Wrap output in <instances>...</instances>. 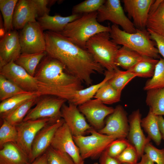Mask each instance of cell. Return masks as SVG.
Instances as JSON below:
<instances>
[{"instance_id":"1","label":"cell","mask_w":164,"mask_h":164,"mask_svg":"<svg viewBox=\"0 0 164 164\" xmlns=\"http://www.w3.org/2000/svg\"><path fill=\"white\" fill-rule=\"evenodd\" d=\"M47 55L63 64L67 71L88 86L92 84L91 75L103 73L104 68L86 49L74 43L60 33L44 32Z\"/></svg>"},{"instance_id":"2","label":"cell","mask_w":164,"mask_h":164,"mask_svg":"<svg viewBox=\"0 0 164 164\" xmlns=\"http://www.w3.org/2000/svg\"><path fill=\"white\" fill-rule=\"evenodd\" d=\"M34 77L41 96H52L67 100L83 89L80 80L68 72L59 61L47 54L38 65Z\"/></svg>"},{"instance_id":"3","label":"cell","mask_w":164,"mask_h":164,"mask_svg":"<svg viewBox=\"0 0 164 164\" xmlns=\"http://www.w3.org/2000/svg\"><path fill=\"white\" fill-rule=\"evenodd\" d=\"M109 32L112 40L118 45H121L137 52L142 56L157 59L160 57L155 43L149 32L145 29H136L134 33L127 32L119 26L113 24Z\"/></svg>"},{"instance_id":"4","label":"cell","mask_w":164,"mask_h":164,"mask_svg":"<svg viewBox=\"0 0 164 164\" xmlns=\"http://www.w3.org/2000/svg\"><path fill=\"white\" fill-rule=\"evenodd\" d=\"M97 11L84 14L69 23L60 33L86 49V43L91 37L98 33L111 31V27L102 25L97 21Z\"/></svg>"},{"instance_id":"5","label":"cell","mask_w":164,"mask_h":164,"mask_svg":"<svg viewBox=\"0 0 164 164\" xmlns=\"http://www.w3.org/2000/svg\"><path fill=\"white\" fill-rule=\"evenodd\" d=\"M86 49L94 60L109 71L118 69L114 63V58L119 48L111 39L109 32L98 33L90 39L87 42Z\"/></svg>"},{"instance_id":"6","label":"cell","mask_w":164,"mask_h":164,"mask_svg":"<svg viewBox=\"0 0 164 164\" xmlns=\"http://www.w3.org/2000/svg\"><path fill=\"white\" fill-rule=\"evenodd\" d=\"M88 133H91V135L87 136H73V139L84 160L99 157L109 145L117 139L115 137L101 134L93 128L90 130Z\"/></svg>"},{"instance_id":"7","label":"cell","mask_w":164,"mask_h":164,"mask_svg":"<svg viewBox=\"0 0 164 164\" xmlns=\"http://www.w3.org/2000/svg\"><path fill=\"white\" fill-rule=\"evenodd\" d=\"M97 19L99 22L110 21L127 32L136 31L133 23L125 15L119 0H105L97 11Z\"/></svg>"},{"instance_id":"8","label":"cell","mask_w":164,"mask_h":164,"mask_svg":"<svg viewBox=\"0 0 164 164\" xmlns=\"http://www.w3.org/2000/svg\"><path fill=\"white\" fill-rule=\"evenodd\" d=\"M21 53L33 54L45 51L44 32L37 21L27 23L19 33Z\"/></svg>"},{"instance_id":"9","label":"cell","mask_w":164,"mask_h":164,"mask_svg":"<svg viewBox=\"0 0 164 164\" xmlns=\"http://www.w3.org/2000/svg\"><path fill=\"white\" fill-rule=\"evenodd\" d=\"M50 96L38 100L36 106L30 110L23 121L49 118L55 122L61 118V109L67 101L56 97Z\"/></svg>"},{"instance_id":"10","label":"cell","mask_w":164,"mask_h":164,"mask_svg":"<svg viewBox=\"0 0 164 164\" xmlns=\"http://www.w3.org/2000/svg\"><path fill=\"white\" fill-rule=\"evenodd\" d=\"M53 122L54 121L49 118L40 119L23 121L16 126L18 138L16 143L29 157L37 133L46 125Z\"/></svg>"},{"instance_id":"11","label":"cell","mask_w":164,"mask_h":164,"mask_svg":"<svg viewBox=\"0 0 164 164\" xmlns=\"http://www.w3.org/2000/svg\"><path fill=\"white\" fill-rule=\"evenodd\" d=\"M0 75L27 92L38 91V81L36 78L15 62H11L0 67Z\"/></svg>"},{"instance_id":"12","label":"cell","mask_w":164,"mask_h":164,"mask_svg":"<svg viewBox=\"0 0 164 164\" xmlns=\"http://www.w3.org/2000/svg\"><path fill=\"white\" fill-rule=\"evenodd\" d=\"M129 128L126 112L121 105H119L108 116L104 126L97 131L102 134L115 137L117 139L126 138Z\"/></svg>"},{"instance_id":"13","label":"cell","mask_w":164,"mask_h":164,"mask_svg":"<svg viewBox=\"0 0 164 164\" xmlns=\"http://www.w3.org/2000/svg\"><path fill=\"white\" fill-rule=\"evenodd\" d=\"M50 146L67 154L76 164H84V160L81 156L79 148L65 122L56 131Z\"/></svg>"},{"instance_id":"14","label":"cell","mask_w":164,"mask_h":164,"mask_svg":"<svg viewBox=\"0 0 164 164\" xmlns=\"http://www.w3.org/2000/svg\"><path fill=\"white\" fill-rule=\"evenodd\" d=\"M78 109L95 130L98 131L104 126V119L114 111L99 100L91 99L78 106Z\"/></svg>"},{"instance_id":"15","label":"cell","mask_w":164,"mask_h":164,"mask_svg":"<svg viewBox=\"0 0 164 164\" xmlns=\"http://www.w3.org/2000/svg\"><path fill=\"white\" fill-rule=\"evenodd\" d=\"M64 122L61 118L46 125L38 132L32 144L29 157L30 163L46 152L50 146L56 131Z\"/></svg>"},{"instance_id":"16","label":"cell","mask_w":164,"mask_h":164,"mask_svg":"<svg viewBox=\"0 0 164 164\" xmlns=\"http://www.w3.org/2000/svg\"><path fill=\"white\" fill-rule=\"evenodd\" d=\"M77 106L69 102L68 105L64 104L61 109V118L73 136L84 135L93 128L87 123Z\"/></svg>"},{"instance_id":"17","label":"cell","mask_w":164,"mask_h":164,"mask_svg":"<svg viewBox=\"0 0 164 164\" xmlns=\"http://www.w3.org/2000/svg\"><path fill=\"white\" fill-rule=\"evenodd\" d=\"M21 54L19 33L15 29L7 32L0 41V68L15 62Z\"/></svg>"},{"instance_id":"18","label":"cell","mask_w":164,"mask_h":164,"mask_svg":"<svg viewBox=\"0 0 164 164\" xmlns=\"http://www.w3.org/2000/svg\"><path fill=\"white\" fill-rule=\"evenodd\" d=\"M153 0H124L125 10L133 20L136 29H145Z\"/></svg>"},{"instance_id":"19","label":"cell","mask_w":164,"mask_h":164,"mask_svg":"<svg viewBox=\"0 0 164 164\" xmlns=\"http://www.w3.org/2000/svg\"><path fill=\"white\" fill-rule=\"evenodd\" d=\"M142 115L139 109L133 111L128 118L129 126L127 138L128 142L136 149L139 159L144 154L146 145L151 139L144 135L141 128Z\"/></svg>"},{"instance_id":"20","label":"cell","mask_w":164,"mask_h":164,"mask_svg":"<svg viewBox=\"0 0 164 164\" xmlns=\"http://www.w3.org/2000/svg\"><path fill=\"white\" fill-rule=\"evenodd\" d=\"M39 17L38 7L35 0H18L14 13L13 29H21L28 22L37 21Z\"/></svg>"},{"instance_id":"21","label":"cell","mask_w":164,"mask_h":164,"mask_svg":"<svg viewBox=\"0 0 164 164\" xmlns=\"http://www.w3.org/2000/svg\"><path fill=\"white\" fill-rule=\"evenodd\" d=\"M81 16L80 14H72L64 17L58 15L51 16L48 14H45L38 18L37 20L43 30H48L47 31L60 33L69 23Z\"/></svg>"},{"instance_id":"22","label":"cell","mask_w":164,"mask_h":164,"mask_svg":"<svg viewBox=\"0 0 164 164\" xmlns=\"http://www.w3.org/2000/svg\"><path fill=\"white\" fill-rule=\"evenodd\" d=\"M28 156L16 143L8 142L0 149V164H29Z\"/></svg>"},{"instance_id":"23","label":"cell","mask_w":164,"mask_h":164,"mask_svg":"<svg viewBox=\"0 0 164 164\" xmlns=\"http://www.w3.org/2000/svg\"><path fill=\"white\" fill-rule=\"evenodd\" d=\"M114 71H109L106 70L104 72L105 77L100 83L92 85L86 88L77 91L74 94L71 101L76 106H79L91 99L100 88L107 82L112 76Z\"/></svg>"},{"instance_id":"24","label":"cell","mask_w":164,"mask_h":164,"mask_svg":"<svg viewBox=\"0 0 164 164\" xmlns=\"http://www.w3.org/2000/svg\"><path fill=\"white\" fill-rule=\"evenodd\" d=\"M142 56L125 46L119 47L116 54L114 63L117 67L128 70L134 66Z\"/></svg>"},{"instance_id":"25","label":"cell","mask_w":164,"mask_h":164,"mask_svg":"<svg viewBox=\"0 0 164 164\" xmlns=\"http://www.w3.org/2000/svg\"><path fill=\"white\" fill-rule=\"evenodd\" d=\"M146 28L147 30L164 36V0L156 9L150 11Z\"/></svg>"},{"instance_id":"26","label":"cell","mask_w":164,"mask_h":164,"mask_svg":"<svg viewBox=\"0 0 164 164\" xmlns=\"http://www.w3.org/2000/svg\"><path fill=\"white\" fill-rule=\"evenodd\" d=\"M141 126L148 135L157 145L161 143L162 139L158 123V116L155 114L149 109L147 116L141 121Z\"/></svg>"},{"instance_id":"27","label":"cell","mask_w":164,"mask_h":164,"mask_svg":"<svg viewBox=\"0 0 164 164\" xmlns=\"http://www.w3.org/2000/svg\"><path fill=\"white\" fill-rule=\"evenodd\" d=\"M147 91V105L155 114L164 116V87Z\"/></svg>"},{"instance_id":"28","label":"cell","mask_w":164,"mask_h":164,"mask_svg":"<svg viewBox=\"0 0 164 164\" xmlns=\"http://www.w3.org/2000/svg\"><path fill=\"white\" fill-rule=\"evenodd\" d=\"M37 92H28L17 95L1 101L0 114L3 118L10 112L24 102L29 99L40 97Z\"/></svg>"},{"instance_id":"29","label":"cell","mask_w":164,"mask_h":164,"mask_svg":"<svg viewBox=\"0 0 164 164\" xmlns=\"http://www.w3.org/2000/svg\"><path fill=\"white\" fill-rule=\"evenodd\" d=\"M47 54L46 51L33 54L22 53L15 62L34 77L38 65Z\"/></svg>"},{"instance_id":"30","label":"cell","mask_w":164,"mask_h":164,"mask_svg":"<svg viewBox=\"0 0 164 164\" xmlns=\"http://www.w3.org/2000/svg\"><path fill=\"white\" fill-rule=\"evenodd\" d=\"M159 60L142 56L141 59L131 68L128 70L136 77H152Z\"/></svg>"},{"instance_id":"31","label":"cell","mask_w":164,"mask_h":164,"mask_svg":"<svg viewBox=\"0 0 164 164\" xmlns=\"http://www.w3.org/2000/svg\"><path fill=\"white\" fill-rule=\"evenodd\" d=\"M38 98H33L24 102L10 112L2 119L5 120L12 125L16 126L18 125L23 121L31 108L36 103Z\"/></svg>"},{"instance_id":"32","label":"cell","mask_w":164,"mask_h":164,"mask_svg":"<svg viewBox=\"0 0 164 164\" xmlns=\"http://www.w3.org/2000/svg\"><path fill=\"white\" fill-rule=\"evenodd\" d=\"M108 81L100 88L94 97L105 104H111L120 101L121 92L116 89Z\"/></svg>"},{"instance_id":"33","label":"cell","mask_w":164,"mask_h":164,"mask_svg":"<svg viewBox=\"0 0 164 164\" xmlns=\"http://www.w3.org/2000/svg\"><path fill=\"white\" fill-rule=\"evenodd\" d=\"M18 0H0V10L3 20V26L6 33L14 29L13 19Z\"/></svg>"},{"instance_id":"34","label":"cell","mask_w":164,"mask_h":164,"mask_svg":"<svg viewBox=\"0 0 164 164\" xmlns=\"http://www.w3.org/2000/svg\"><path fill=\"white\" fill-rule=\"evenodd\" d=\"M164 87V59L160 57L156 65L154 74L148 80L143 89L149 90Z\"/></svg>"},{"instance_id":"35","label":"cell","mask_w":164,"mask_h":164,"mask_svg":"<svg viewBox=\"0 0 164 164\" xmlns=\"http://www.w3.org/2000/svg\"><path fill=\"white\" fill-rule=\"evenodd\" d=\"M28 92L0 75V100L1 101L15 96Z\"/></svg>"},{"instance_id":"36","label":"cell","mask_w":164,"mask_h":164,"mask_svg":"<svg viewBox=\"0 0 164 164\" xmlns=\"http://www.w3.org/2000/svg\"><path fill=\"white\" fill-rule=\"evenodd\" d=\"M136 77L128 70L122 71L118 69L114 70L113 75L108 82L116 89L122 92L126 85Z\"/></svg>"},{"instance_id":"37","label":"cell","mask_w":164,"mask_h":164,"mask_svg":"<svg viewBox=\"0 0 164 164\" xmlns=\"http://www.w3.org/2000/svg\"><path fill=\"white\" fill-rule=\"evenodd\" d=\"M18 138L16 126L12 125L3 119L0 128V149L8 142L16 143Z\"/></svg>"},{"instance_id":"38","label":"cell","mask_w":164,"mask_h":164,"mask_svg":"<svg viewBox=\"0 0 164 164\" xmlns=\"http://www.w3.org/2000/svg\"><path fill=\"white\" fill-rule=\"evenodd\" d=\"M46 152L48 164H76L67 154L50 146Z\"/></svg>"},{"instance_id":"39","label":"cell","mask_w":164,"mask_h":164,"mask_svg":"<svg viewBox=\"0 0 164 164\" xmlns=\"http://www.w3.org/2000/svg\"><path fill=\"white\" fill-rule=\"evenodd\" d=\"M104 0H86L74 6L72 10L73 14L90 13L98 11L104 3Z\"/></svg>"},{"instance_id":"40","label":"cell","mask_w":164,"mask_h":164,"mask_svg":"<svg viewBox=\"0 0 164 164\" xmlns=\"http://www.w3.org/2000/svg\"><path fill=\"white\" fill-rule=\"evenodd\" d=\"M129 144L126 138L117 139L112 141L105 150L110 156L116 158Z\"/></svg>"},{"instance_id":"41","label":"cell","mask_w":164,"mask_h":164,"mask_svg":"<svg viewBox=\"0 0 164 164\" xmlns=\"http://www.w3.org/2000/svg\"><path fill=\"white\" fill-rule=\"evenodd\" d=\"M116 158L121 163H126L131 164L138 163V161L139 160L136 149L130 143Z\"/></svg>"},{"instance_id":"42","label":"cell","mask_w":164,"mask_h":164,"mask_svg":"<svg viewBox=\"0 0 164 164\" xmlns=\"http://www.w3.org/2000/svg\"><path fill=\"white\" fill-rule=\"evenodd\" d=\"M144 152L154 162L164 164V148L158 149L149 142L145 146Z\"/></svg>"},{"instance_id":"43","label":"cell","mask_w":164,"mask_h":164,"mask_svg":"<svg viewBox=\"0 0 164 164\" xmlns=\"http://www.w3.org/2000/svg\"><path fill=\"white\" fill-rule=\"evenodd\" d=\"M147 30L149 33L151 38L156 45L159 53L164 59V36L158 34L150 30Z\"/></svg>"},{"instance_id":"44","label":"cell","mask_w":164,"mask_h":164,"mask_svg":"<svg viewBox=\"0 0 164 164\" xmlns=\"http://www.w3.org/2000/svg\"><path fill=\"white\" fill-rule=\"evenodd\" d=\"M37 4L39 10V17L43 16L45 14H49L50 9L47 7L49 5L52 4L56 2L55 0H35Z\"/></svg>"},{"instance_id":"45","label":"cell","mask_w":164,"mask_h":164,"mask_svg":"<svg viewBox=\"0 0 164 164\" xmlns=\"http://www.w3.org/2000/svg\"><path fill=\"white\" fill-rule=\"evenodd\" d=\"M99 164H121L116 158L109 155L105 150L99 157Z\"/></svg>"},{"instance_id":"46","label":"cell","mask_w":164,"mask_h":164,"mask_svg":"<svg viewBox=\"0 0 164 164\" xmlns=\"http://www.w3.org/2000/svg\"><path fill=\"white\" fill-rule=\"evenodd\" d=\"M29 164H48L46 152L38 157Z\"/></svg>"},{"instance_id":"47","label":"cell","mask_w":164,"mask_h":164,"mask_svg":"<svg viewBox=\"0 0 164 164\" xmlns=\"http://www.w3.org/2000/svg\"><path fill=\"white\" fill-rule=\"evenodd\" d=\"M158 123L162 138L164 140V118L162 116H158Z\"/></svg>"},{"instance_id":"48","label":"cell","mask_w":164,"mask_h":164,"mask_svg":"<svg viewBox=\"0 0 164 164\" xmlns=\"http://www.w3.org/2000/svg\"><path fill=\"white\" fill-rule=\"evenodd\" d=\"M153 162L145 154H144L141 157V160L138 164H154Z\"/></svg>"},{"instance_id":"49","label":"cell","mask_w":164,"mask_h":164,"mask_svg":"<svg viewBox=\"0 0 164 164\" xmlns=\"http://www.w3.org/2000/svg\"><path fill=\"white\" fill-rule=\"evenodd\" d=\"M121 164H129V163H121ZM138 164V163L136 164Z\"/></svg>"},{"instance_id":"50","label":"cell","mask_w":164,"mask_h":164,"mask_svg":"<svg viewBox=\"0 0 164 164\" xmlns=\"http://www.w3.org/2000/svg\"><path fill=\"white\" fill-rule=\"evenodd\" d=\"M93 164H99V163H98V162H96L94 163Z\"/></svg>"}]
</instances>
